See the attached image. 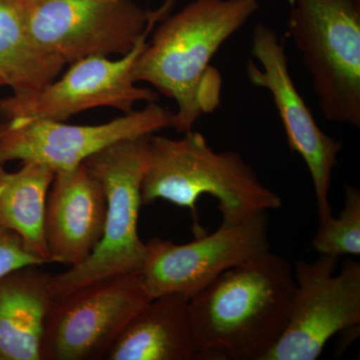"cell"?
Listing matches in <instances>:
<instances>
[{
  "mask_svg": "<svg viewBox=\"0 0 360 360\" xmlns=\"http://www.w3.org/2000/svg\"><path fill=\"white\" fill-rule=\"evenodd\" d=\"M174 125L175 112L156 103L96 125L32 118L7 120L0 123V165L33 161L56 172L70 169L115 142L174 129Z\"/></svg>",
  "mask_w": 360,
  "mask_h": 360,
  "instance_id": "obj_12",
  "label": "cell"
},
{
  "mask_svg": "<svg viewBox=\"0 0 360 360\" xmlns=\"http://www.w3.org/2000/svg\"><path fill=\"white\" fill-rule=\"evenodd\" d=\"M56 172L26 161L15 172L0 165V224L18 234L30 253L49 264L44 234L47 194Z\"/></svg>",
  "mask_w": 360,
  "mask_h": 360,
  "instance_id": "obj_17",
  "label": "cell"
},
{
  "mask_svg": "<svg viewBox=\"0 0 360 360\" xmlns=\"http://www.w3.org/2000/svg\"><path fill=\"white\" fill-rule=\"evenodd\" d=\"M65 65L35 41L26 18L25 0H0V80L23 96L44 89Z\"/></svg>",
  "mask_w": 360,
  "mask_h": 360,
  "instance_id": "obj_16",
  "label": "cell"
},
{
  "mask_svg": "<svg viewBox=\"0 0 360 360\" xmlns=\"http://www.w3.org/2000/svg\"><path fill=\"white\" fill-rule=\"evenodd\" d=\"M161 11L153 18L134 49L120 58L92 56L71 63L59 79H54L33 94L0 99V115L6 120L32 118L65 122L71 116L97 108H112L123 113L134 110L135 104L156 103L158 92L137 85L132 70L148 42Z\"/></svg>",
  "mask_w": 360,
  "mask_h": 360,
  "instance_id": "obj_8",
  "label": "cell"
},
{
  "mask_svg": "<svg viewBox=\"0 0 360 360\" xmlns=\"http://www.w3.org/2000/svg\"><path fill=\"white\" fill-rule=\"evenodd\" d=\"M149 135L115 142L84 161L87 169L103 184L106 195L103 238L84 262L51 274L52 297H60L104 277L141 270L146 243L139 238V219Z\"/></svg>",
  "mask_w": 360,
  "mask_h": 360,
  "instance_id": "obj_4",
  "label": "cell"
},
{
  "mask_svg": "<svg viewBox=\"0 0 360 360\" xmlns=\"http://www.w3.org/2000/svg\"><path fill=\"white\" fill-rule=\"evenodd\" d=\"M205 194L219 200L224 225L238 224L283 205L281 198L260 181L240 153L215 151L194 130L177 139L149 135L142 205L162 200L187 208L193 219L194 234L200 236L205 231L198 221V203Z\"/></svg>",
  "mask_w": 360,
  "mask_h": 360,
  "instance_id": "obj_3",
  "label": "cell"
},
{
  "mask_svg": "<svg viewBox=\"0 0 360 360\" xmlns=\"http://www.w3.org/2000/svg\"><path fill=\"white\" fill-rule=\"evenodd\" d=\"M296 292L290 262L267 251L189 298L200 360H264L283 336Z\"/></svg>",
  "mask_w": 360,
  "mask_h": 360,
  "instance_id": "obj_2",
  "label": "cell"
},
{
  "mask_svg": "<svg viewBox=\"0 0 360 360\" xmlns=\"http://www.w3.org/2000/svg\"><path fill=\"white\" fill-rule=\"evenodd\" d=\"M0 86H4V84H2L1 80H0Z\"/></svg>",
  "mask_w": 360,
  "mask_h": 360,
  "instance_id": "obj_20",
  "label": "cell"
},
{
  "mask_svg": "<svg viewBox=\"0 0 360 360\" xmlns=\"http://www.w3.org/2000/svg\"><path fill=\"white\" fill-rule=\"evenodd\" d=\"M259 8V0H193L165 18L146 42L132 77L174 101L179 134L219 108L222 78L210 63Z\"/></svg>",
  "mask_w": 360,
  "mask_h": 360,
  "instance_id": "obj_1",
  "label": "cell"
},
{
  "mask_svg": "<svg viewBox=\"0 0 360 360\" xmlns=\"http://www.w3.org/2000/svg\"><path fill=\"white\" fill-rule=\"evenodd\" d=\"M345 203L338 217L321 221L311 246L321 255H360V191L345 184Z\"/></svg>",
  "mask_w": 360,
  "mask_h": 360,
  "instance_id": "obj_18",
  "label": "cell"
},
{
  "mask_svg": "<svg viewBox=\"0 0 360 360\" xmlns=\"http://www.w3.org/2000/svg\"><path fill=\"white\" fill-rule=\"evenodd\" d=\"M153 298L139 271L92 281L53 298L42 360H101L132 317Z\"/></svg>",
  "mask_w": 360,
  "mask_h": 360,
  "instance_id": "obj_6",
  "label": "cell"
},
{
  "mask_svg": "<svg viewBox=\"0 0 360 360\" xmlns=\"http://www.w3.org/2000/svg\"><path fill=\"white\" fill-rule=\"evenodd\" d=\"M28 265L0 279V360H42L45 322L53 297L51 274Z\"/></svg>",
  "mask_w": 360,
  "mask_h": 360,
  "instance_id": "obj_15",
  "label": "cell"
},
{
  "mask_svg": "<svg viewBox=\"0 0 360 360\" xmlns=\"http://www.w3.org/2000/svg\"><path fill=\"white\" fill-rule=\"evenodd\" d=\"M321 255L314 262L297 260L296 292L283 336L264 360H316L328 340L360 324V264Z\"/></svg>",
  "mask_w": 360,
  "mask_h": 360,
  "instance_id": "obj_9",
  "label": "cell"
},
{
  "mask_svg": "<svg viewBox=\"0 0 360 360\" xmlns=\"http://www.w3.org/2000/svg\"><path fill=\"white\" fill-rule=\"evenodd\" d=\"M250 51L259 65L248 61V79L251 84L266 89L271 96L288 146L293 153L302 156L309 169L319 221H324L333 215L328 194L342 143L329 136L317 124L311 110L296 89L288 68L284 44L276 30L264 23H257L251 35Z\"/></svg>",
  "mask_w": 360,
  "mask_h": 360,
  "instance_id": "obj_11",
  "label": "cell"
},
{
  "mask_svg": "<svg viewBox=\"0 0 360 360\" xmlns=\"http://www.w3.org/2000/svg\"><path fill=\"white\" fill-rule=\"evenodd\" d=\"M163 8L151 13L134 0H25L35 41L65 65L92 56H124Z\"/></svg>",
  "mask_w": 360,
  "mask_h": 360,
  "instance_id": "obj_7",
  "label": "cell"
},
{
  "mask_svg": "<svg viewBox=\"0 0 360 360\" xmlns=\"http://www.w3.org/2000/svg\"><path fill=\"white\" fill-rule=\"evenodd\" d=\"M106 195L84 163L54 174L47 194L44 234L49 262L77 266L103 238Z\"/></svg>",
  "mask_w": 360,
  "mask_h": 360,
  "instance_id": "obj_13",
  "label": "cell"
},
{
  "mask_svg": "<svg viewBox=\"0 0 360 360\" xmlns=\"http://www.w3.org/2000/svg\"><path fill=\"white\" fill-rule=\"evenodd\" d=\"M269 250L267 212H262L184 245L151 239L139 274L153 300L167 293L191 298L226 270Z\"/></svg>",
  "mask_w": 360,
  "mask_h": 360,
  "instance_id": "obj_10",
  "label": "cell"
},
{
  "mask_svg": "<svg viewBox=\"0 0 360 360\" xmlns=\"http://www.w3.org/2000/svg\"><path fill=\"white\" fill-rule=\"evenodd\" d=\"M288 34L330 122L360 129V0H288Z\"/></svg>",
  "mask_w": 360,
  "mask_h": 360,
  "instance_id": "obj_5",
  "label": "cell"
},
{
  "mask_svg": "<svg viewBox=\"0 0 360 360\" xmlns=\"http://www.w3.org/2000/svg\"><path fill=\"white\" fill-rule=\"evenodd\" d=\"M44 262L27 250L18 234L0 224V279L14 270Z\"/></svg>",
  "mask_w": 360,
  "mask_h": 360,
  "instance_id": "obj_19",
  "label": "cell"
},
{
  "mask_svg": "<svg viewBox=\"0 0 360 360\" xmlns=\"http://www.w3.org/2000/svg\"><path fill=\"white\" fill-rule=\"evenodd\" d=\"M103 360H200L189 297L167 293L132 317Z\"/></svg>",
  "mask_w": 360,
  "mask_h": 360,
  "instance_id": "obj_14",
  "label": "cell"
}]
</instances>
